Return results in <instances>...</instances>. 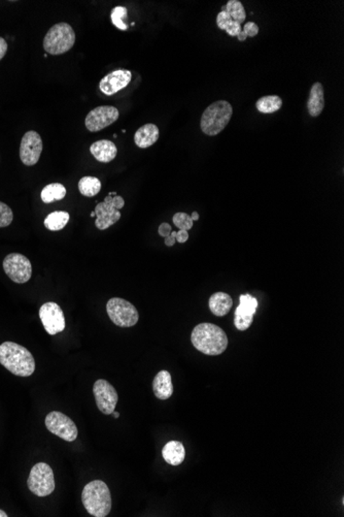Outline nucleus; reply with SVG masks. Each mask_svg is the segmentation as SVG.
I'll list each match as a JSON object with an SVG mask.
<instances>
[{"label":"nucleus","mask_w":344,"mask_h":517,"mask_svg":"<svg viewBox=\"0 0 344 517\" xmlns=\"http://www.w3.org/2000/svg\"><path fill=\"white\" fill-rule=\"evenodd\" d=\"M0 364L12 374L29 377L34 373L35 360L24 346L6 341L0 345Z\"/></svg>","instance_id":"f257e3e1"},{"label":"nucleus","mask_w":344,"mask_h":517,"mask_svg":"<svg viewBox=\"0 0 344 517\" xmlns=\"http://www.w3.org/2000/svg\"><path fill=\"white\" fill-rule=\"evenodd\" d=\"M191 341L198 351L206 355H220L228 347V337L218 325L200 323L192 331Z\"/></svg>","instance_id":"f03ea898"},{"label":"nucleus","mask_w":344,"mask_h":517,"mask_svg":"<svg viewBox=\"0 0 344 517\" xmlns=\"http://www.w3.org/2000/svg\"><path fill=\"white\" fill-rule=\"evenodd\" d=\"M82 502L90 516L105 517L112 510V496L105 482L93 480L85 485Z\"/></svg>","instance_id":"7ed1b4c3"},{"label":"nucleus","mask_w":344,"mask_h":517,"mask_svg":"<svg viewBox=\"0 0 344 517\" xmlns=\"http://www.w3.org/2000/svg\"><path fill=\"white\" fill-rule=\"evenodd\" d=\"M233 108L226 101H218L210 104L202 114L200 127L204 135L214 137L224 130L230 122Z\"/></svg>","instance_id":"20e7f679"},{"label":"nucleus","mask_w":344,"mask_h":517,"mask_svg":"<svg viewBox=\"0 0 344 517\" xmlns=\"http://www.w3.org/2000/svg\"><path fill=\"white\" fill-rule=\"evenodd\" d=\"M76 43V33L68 23H58L48 31L43 39V49L50 55H62L70 51Z\"/></svg>","instance_id":"39448f33"},{"label":"nucleus","mask_w":344,"mask_h":517,"mask_svg":"<svg viewBox=\"0 0 344 517\" xmlns=\"http://www.w3.org/2000/svg\"><path fill=\"white\" fill-rule=\"evenodd\" d=\"M125 206V201L116 193H110L104 199V202L97 204L95 212V225L100 231L108 229L112 225L116 224L121 218L120 210Z\"/></svg>","instance_id":"423d86ee"},{"label":"nucleus","mask_w":344,"mask_h":517,"mask_svg":"<svg viewBox=\"0 0 344 517\" xmlns=\"http://www.w3.org/2000/svg\"><path fill=\"white\" fill-rule=\"evenodd\" d=\"M29 491L37 497H47L55 491V477L53 469L45 464L39 462L31 469L27 480Z\"/></svg>","instance_id":"0eeeda50"},{"label":"nucleus","mask_w":344,"mask_h":517,"mask_svg":"<svg viewBox=\"0 0 344 517\" xmlns=\"http://www.w3.org/2000/svg\"><path fill=\"white\" fill-rule=\"evenodd\" d=\"M106 312L117 326L132 327L139 322V311L130 302L120 297H112L108 302Z\"/></svg>","instance_id":"6e6552de"},{"label":"nucleus","mask_w":344,"mask_h":517,"mask_svg":"<svg viewBox=\"0 0 344 517\" xmlns=\"http://www.w3.org/2000/svg\"><path fill=\"white\" fill-rule=\"evenodd\" d=\"M4 273L17 284H24L32 276V264L30 260L20 253H10L3 260Z\"/></svg>","instance_id":"1a4fd4ad"},{"label":"nucleus","mask_w":344,"mask_h":517,"mask_svg":"<svg viewBox=\"0 0 344 517\" xmlns=\"http://www.w3.org/2000/svg\"><path fill=\"white\" fill-rule=\"evenodd\" d=\"M48 431L66 442H74L78 438V427L72 418L59 411L50 412L45 417Z\"/></svg>","instance_id":"9d476101"},{"label":"nucleus","mask_w":344,"mask_h":517,"mask_svg":"<svg viewBox=\"0 0 344 517\" xmlns=\"http://www.w3.org/2000/svg\"><path fill=\"white\" fill-rule=\"evenodd\" d=\"M39 318L49 335H55L65 329V317L57 303L48 302L43 304L39 309Z\"/></svg>","instance_id":"9b49d317"},{"label":"nucleus","mask_w":344,"mask_h":517,"mask_svg":"<svg viewBox=\"0 0 344 517\" xmlns=\"http://www.w3.org/2000/svg\"><path fill=\"white\" fill-rule=\"evenodd\" d=\"M94 398L98 409L105 415L112 414L118 404V393L116 389L104 379H99L94 383Z\"/></svg>","instance_id":"f8f14e48"},{"label":"nucleus","mask_w":344,"mask_h":517,"mask_svg":"<svg viewBox=\"0 0 344 517\" xmlns=\"http://www.w3.org/2000/svg\"><path fill=\"white\" fill-rule=\"evenodd\" d=\"M120 116L118 108L112 106H100L93 108L85 119V125L91 133H97L116 122Z\"/></svg>","instance_id":"ddd939ff"},{"label":"nucleus","mask_w":344,"mask_h":517,"mask_svg":"<svg viewBox=\"0 0 344 517\" xmlns=\"http://www.w3.org/2000/svg\"><path fill=\"white\" fill-rule=\"evenodd\" d=\"M41 137L34 130L27 131L23 135L20 146V158L23 164L33 166L39 162L43 152Z\"/></svg>","instance_id":"4468645a"},{"label":"nucleus","mask_w":344,"mask_h":517,"mask_svg":"<svg viewBox=\"0 0 344 517\" xmlns=\"http://www.w3.org/2000/svg\"><path fill=\"white\" fill-rule=\"evenodd\" d=\"M258 301L251 295H241L239 305L235 310L234 324L239 331H247L254 321V315L257 312Z\"/></svg>","instance_id":"2eb2a0df"},{"label":"nucleus","mask_w":344,"mask_h":517,"mask_svg":"<svg viewBox=\"0 0 344 517\" xmlns=\"http://www.w3.org/2000/svg\"><path fill=\"white\" fill-rule=\"evenodd\" d=\"M132 80V72L128 70H117L106 75L99 83V89L103 95H116L126 88Z\"/></svg>","instance_id":"dca6fc26"},{"label":"nucleus","mask_w":344,"mask_h":517,"mask_svg":"<svg viewBox=\"0 0 344 517\" xmlns=\"http://www.w3.org/2000/svg\"><path fill=\"white\" fill-rule=\"evenodd\" d=\"M90 152L98 162L108 164L116 158L118 149L112 141L100 139V141L92 144L91 147H90Z\"/></svg>","instance_id":"f3484780"},{"label":"nucleus","mask_w":344,"mask_h":517,"mask_svg":"<svg viewBox=\"0 0 344 517\" xmlns=\"http://www.w3.org/2000/svg\"><path fill=\"white\" fill-rule=\"evenodd\" d=\"M154 395L161 401L172 398L173 393V384L172 375L168 371H160L153 381Z\"/></svg>","instance_id":"a211bd4d"},{"label":"nucleus","mask_w":344,"mask_h":517,"mask_svg":"<svg viewBox=\"0 0 344 517\" xmlns=\"http://www.w3.org/2000/svg\"><path fill=\"white\" fill-rule=\"evenodd\" d=\"M158 139H159V128L157 125L152 124V123H148L137 129L134 135L135 144L141 149L151 147L158 141Z\"/></svg>","instance_id":"6ab92c4d"},{"label":"nucleus","mask_w":344,"mask_h":517,"mask_svg":"<svg viewBox=\"0 0 344 517\" xmlns=\"http://www.w3.org/2000/svg\"><path fill=\"white\" fill-rule=\"evenodd\" d=\"M325 108L324 86L321 83H314L310 89L307 101L308 113L312 117H318L322 114Z\"/></svg>","instance_id":"aec40b11"},{"label":"nucleus","mask_w":344,"mask_h":517,"mask_svg":"<svg viewBox=\"0 0 344 517\" xmlns=\"http://www.w3.org/2000/svg\"><path fill=\"white\" fill-rule=\"evenodd\" d=\"M162 456L168 464L179 466L185 460V450L179 441H170L162 449Z\"/></svg>","instance_id":"412c9836"},{"label":"nucleus","mask_w":344,"mask_h":517,"mask_svg":"<svg viewBox=\"0 0 344 517\" xmlns=\"http://www.w3.org/2000/svg\"><path fill=\"white\" fill-rule=\"evenodd\" d=\"M208 306L212 314L223 317L230 312L233 306L232 299L226 293H216L210 297Z\"/></svg>","instance_id":"4be33fe9"},{"label":"nucleus","mask_w":344,"mask_h":517,"mask_svg":"<svg viewBox=\"0 0 344 517\" xmlns=\"http://www.w3.org/2000/svg\"><path fill=\"white\" fill-rule=\"evenodd\" d=\"M65 197L66 188L60 183H52V184L47 185L41 193V201L45 204L62 201Z\"/></svg>","instance_id":"5701e85b"},{"label":"nucleus","mask_w":344,"mask_h":517,"mask_svg":"<svg viewBox=\"0 0 344 517\" xmlns=\"http://www.w3.org/2000/svg\"><path fill=\"white\" fill-rule=\"evenodd\" d=\"M70 214L65 211H56V212L51 213L48 215L47 218L45 219V226L47 227L49 231H58L63 229L64 227L68 225V221H70Z\"/></svg>","instance_id":"b1692460"},{"label":"nucleus","mask_w":344,"mask_h":517,"mask_svg":"<svg viewBox=\"0 0 344 517\" xmlns=\"http://www.w3.org/2000/svg\"><path fill=\"white\" fill-rule=\"evenodd\" d=\"M219 28L226 31L230 37H237L241 32V25L235 22L226 10H222L216 17Z\"/></svg>","instance_id":"393cba45"},{"label":"nucleus","mask_w":344,"mask_h":517,"mask_svg":"<svg viewBox=\"0 0 344 517\" xmlns=\"http://www.w3.org/2000/svg\"><path fill=\"white\" fill-rule=\"evenodd\" d=\"M283 106V99L279 95H267L261 97L256 103V108L263 114H272L281 110Z\"/></svg>","instance_id":"a878e982"},{"label":"nucleus","mask_w":344,"mask_h":517,"mask_svg":"<svg viewBox=\"0 0 344 517\" xmlns=\"http://www.w3.org/2000/svg\"><path fill=\"white\" fill-rule=\"evenodd\" d=\"M79 191L84 197H95L101 191V182L96 177H83L79 182Z\"/></svg>","instance_id":"bb28decb"},{"label":"nucleus","mask_w":344,"mask_h":517,"mask_svg":"<svg viewBox=\"0 0 344 517\" xmlns=\"http://www.w3.org/2000/svg\"><path fill=\"white\" fill-rule=\"evenodd\" d=\"M226 12L230 14L231 18L241 25V23L245 22L247 19V12H245V8H243V3L239 0H229L227 2Z\"/></svg>","instance_id":"cd10ccee"},{"label":"nucleus","mask_w":344,"mask_h":517,"mask_svg":"<svg viewBox=\"0 0 344 517\" xmlns=\"http://www.w3.org/2000/svg\"><path fill=\"white\" fill-rule=\"evenodd\" d=\"M110 19H112L114 26H116L120 30L128 29V26L125 23L128 19V10L125 6H116V8H112Z\"/></svg>","instance_id":"c85d7f7f"},{"label":"nucleus","mask_w":344,"mask_h":517,"mask_svg":"<svg viewBox=\"0 0 344 517\" xmlns=\"http://www.w3.org/2000/svg\"><path fill=\"white\" fill-rule=\"evenodd\" d=\"M173 224L177 227V228L183 229V231H190L193 227L194 221L192 220L190 215L185 214V213L179 212L174 214L172 218Z\"/></svg>","instance_id":"c756f323"},{"label":"nucleus","mask_w":344,"mask_h":517,"mask_svg":"<svg viewBox=\"0 0 344 517\" xmlns=\"http://www.w3.org/2000/svg\"><path fill=\"white\" fill-rule=\"evenodd\" d=\"M14 220V213L6 204L0 202V227H6L12 224Z\"/></svg>","instance_id":"7c9ffc66"},{"label":"nucleus","mask_w":344,"mask_h":517,"mask_svg":"<svg viewBox=\"0 0 344 517\" xmlns=\"http://www.w3.org/2000/svg\"><path fill=\"white\" fill-rule=\"evenodd\" d=\"M243 31L247 35V37H254L259 33V26L256 23L247 22L243 27Z\"/></svg>","instance_id":"2f4dec72"},{"label":"nucleus","mask_w":344,"mask_h":517,"mask_svg":"<svg viewBox=\"0 0 344 517\" xmlns=\"http://www.w3.org/2000/svg\"><path fill=\"white\" fill-rule=\"evenodd\" d=\"M172 231V226H170V224H168V223H162L159 226V229H158V233H159V235H161V237H163L164 239L170 237Z\"/></svg>","instance_id":"473e14b6"},{"label":"nucleus","mask_w":344,"mask_h":517,"mask_svg":"<svg viewBox=\"0 0 344 517\" xmlns=\"http://www.w3.org/2000/svg\"><path fill=\"white\" fill-rule=\"evenodd\" d=\"M175 240H176V242H179V243H185V242L189 240V233H188V231L179 229V231H176V237H175Z\"/></svg>","instance_id":"72a5a7b5"},{"label":"nucleus","mask_w":344,"mask_h":517,"mask_svg":"<svg viewBox=\"0 0 344 517\" xmlns=\"http://www.w3.org/2000/svg\"><path fill=\"white\" fill-rule=\"evenodd\" d=\"M8 45L3 37H0V60L8 53Z\"/></svg>","instance_id":"f704fd0d"},{"label":"nucleus","mask_w":344,"mask_h":517,"mask_svg":"<svg viewBox=\"0 0 344 517\" xmlns=\"http://www.w3.org/2000/svg\"><path fill=\"white\" fill-rule=\"evenodd\" d=\"M175 237H176V231H172L170 237H165V242H164V243H165V245L168 246V247H172V246L174 245L175 242H176Z\"/></svg>","instance_id":"c9c22d12"},{"label":"nucleus","mask_w":344,"mask_h":517,"mask_svg":"<svg viewBox=\"0 0 344 517\" xmlns=\"http://www.w3.org/2000/svg\"><path fill=\"white\" fill-rule=\"evenodd\" d=\"M237 37H239V41H245V39H247V35H245V33L243 32V31H241V32L239 33V35H237Z\"/></svg>","instance_id":"e433bc0d"},{"label":"nucleus","mask_w":344,"mask_h":517,"mask_svg":"<svg viewBox=\"0 0 344 517\" xmlns=\"http://www.w3.org/2000/svg\"><path fill=\"white\" fill-rule=\"evenodd\" d=\"M191 218H192V220L193 221H198V219H199V214H198L197 212H195V211H194V212L192 213Z\"/></svg>","instance_id":"4c0bfd02"},{"label":"nucleus","mask_w":344,"mask_h":517,"mask_svg":"<svg viewBox=\"0 0 344 517\" xmlns=\"http://www.w3.org/2000/svg\"><path fill=\"white\" fill-rule=\"evenodd\" d=\"M8 514H6V512L3 511V510L0 509V517H8Z\"/></svg>","instance_id":"58836bf2"},{"label":"nucleus","mask_w":344,"mask_h":517,"mask_svg":"<svg viewBox=\"0 0 344 517\" xmlns=\"http://www.w3.org/2000/svg\"><path fill=\"white\" fill-rule=\"evenodd\" d=\"M112 414L114 415V418H119V417H120V413H119V412L114 411Z\"/></svg>","instance_id":"ea45409f"},{"label":"nucleus","mask_w":344,"mask_h":517,"mask_svg":"<svg viewBox=\"0 0 344 517\" xmlns=\"http://www.w3.org/2000/svg\"><path fill=\"white\" fill-rule=\"evenodd\" d=\"M91 217H96L95 212H92L91 213Z\"/></svg>","instance_id":"a19ab883"}]
</instances>
